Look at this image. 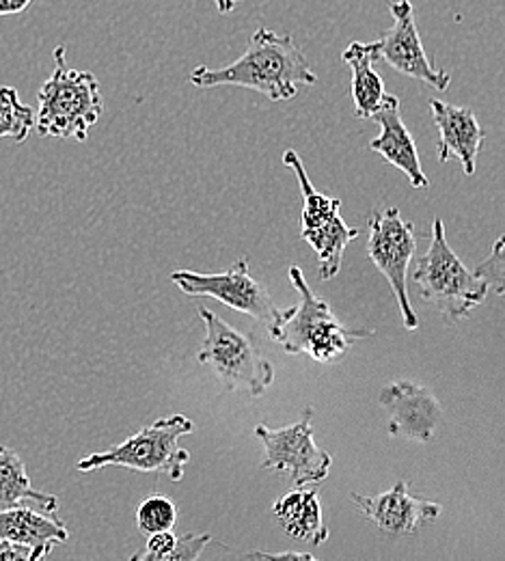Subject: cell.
I'll use <instances>...</instances> for the list:
<instances>
[{"label": "cell", "instance_id": "1", "mask_svg": "<svg viewBox=\"0 0 505 561\" xmlns=\"http://www.w3.org/2000/svg\"><path fill=\"white\" fill-rule=\"evenodd\" d=\"M188 82L199 89L242 87L266 95L271 102H288L300 87L315 84L318 73L291 35L257 28L240 59L218 70L199 66L191 71Z\"/></svg>", "mask_w": 505, "mask_h": 561}, {"label": "cell", "instance_id": "2", "mask_svg": "<svg viewBox=\"0 0 505 561\" xmlns=\"http://www.w3.org/2000/svg\"><path fill=\"white\" fill-rule=\"evenodd\" d=\"M37 104L35 130L46 139L84 142L104 113L97 78L91 71L68 68L64 46L55 50V71L39 89Z\"/></svg>", "mask_w": 505, "mask_h": 561}, {"label": "cell", "instance_id": "3", "mask_svg": "<svg viewBox=\"0 0 505 561\" xmlns=\"http://www.w3.org/2000/svg\"><path fill=\"white\" fill-rule=\"evenodd\" d=\"M193 430L195 423L186 415H171L153 421L124 443L82 458L76 469L89 473L106 467H119L141 473H162L173 482H180L191 460V454L180 445V438Z\"/></svg>", "mask_w": 505, "mask_h": 561}, {"label": "cell", "instance_id": "4", "mask_svg": "<svg viewBox=\"0 0 505 561\" xmlns=\"http://www.w3.org/2000/svg\"><path fill=\"white\" fill-rule=\"evenodd\" d=\"M289 280L300 294V305L275 340L288 354H307L318 363H331L374 335V331L342 324L333 309L311 291L298 266L289 268Z\"/></svg>", "mask_w": 505, "mask_h": 561}, {"label": "cell", "instance_id": "5", "mask_svg": "<svg viewBox=\"0 0 505 561\" xmlns=\"http://www.w3.org/2000/svg\"><path fill=\"white\" fill-rule=\"evenodd\" d=\"M413 280L422 289V296L449 320L471 316L489 294V285L471 273L449 249L440 218L433 222L431 247L417 260Z\"/></svg>", "mask_w": 505, "mask_h": 561}, {"label": "cell", "instance_id": "6", "mask_svg": "<svg viewBox=\"0 0 505 561\" xmlns=\"http://www.w3.org/2000/svg\"><path fill=\"white\" fill-rule=\"evenodd\" d=\"M171 280L188 296H208L222 305L251 316L257 320L273 340L279 337L284 324L288 322L296 307L282 309L271 291L251 277L249 260L240 257L231 268L217 275H204L193 271H177Z\"/></svg>", "mask_w": 505, "mask_h": 561}, {"label": "cell", "instance_id": "7", "mask_svg": "<svg viewBox=\"0 0 505 561\" xmlns=\"http://www.w3.org/2000/svg\"><path fill=\"white\" fill-rule=\"evenodd\" d=\"M284 164L296 173L302 202H305L300 238L318 255L320 277L324 280L333 279L342 271L346 247L353 240H357L361 231L344 222V218L340 216V208H342L340 199L315 191V186L307 175L302 158L294 149H288L284 153Z\"/></svg>", "mask_w": 505, "mask_h": 561}, {"label": "cell", "instance_id": "8", "mask_svg": "<svg viewBox=\"0 0 505 561\" xmlns=\"http://www.w3.org/2000/svg\"><path fill=\"white\" fill-rule=\"evenodd\" d=\"M206 322V340L199 351V363L213 365L231 389H246L253 398L262 396L275 380L273 363L260 351L253 335L222 322L208 307H199Z\"/></svg>", "mask_w": 505, "mask_h": 561}, {"label": "cell", "instance_id": "9", "mask_svg": "<svg viewBox=\"0 0 505 561\" xmlns=\"http://www.w3.org/2000/svg\"><path fill=\"white\" fill-rule=\"evenodd\" d=\"M415 251H417L415 227L411 220L402 218L398 208H387V210L369 214L367 255L389 280L398 298V307H400L406 331H415L420 327V318L413 311V305L409 300V287H406V273Z\"/></svg>", "mask_w": 505, "mask_h": 561}, {"label": "cell", "instance_id": "10", "mask_svg": "<svg viewBox=\"0 0 505 561\" xmlns=\"http://www.w3.org/2000/svg\"><path fill=\"white\" fill-rule=\"evenodd\" d=\"M311 420L313 409H305L302 417L288 427H255V436L266 449V460L262 462V467L289 473L296 486L318 484L326 480L331 471V456L315 445Z\"/></svg>", "mask_w": 505, "mask_h": 561}, {"label": "cell", "instance_id": "11", "mask_svg": "<svg viewBox=\"0 0 505 561\" xmlns=\"http://www.w3.org/2000/svg\"><path fill=\"white\" fill-rule=\"evenodd\" d=\"M389 11L393 15V26L376 39L380 61H387L393 70L411 76L436 91H447L451 84V73L438 70L428 59L417 31L413 2L395 0L389 4Z\"/></svg>", "mask_w": 505, "mask_h": 561}, {"label": "cell", "instance_id": "12", "mask_svg": "<svg viewBox=\"0 0 505 561\" xmlns=\"http://www.w3.org/2000/svg\"><path fill=\"white\" fill-rule=\"evenodd\" d=\"M351 499L369 523L391 536H411L436 523L443 512L436 501L415 496L406 482H395L391 491L376 496L351 492Z\"/></svg>", "mask_w": 505, "mask_h": 561}, {"label": "cell", "instance_id": "13", "mask_svg": "<svg viewBox=\"0 0 505 561\" xmlns=\"http://www.w3.org/2000/svg\"><path fill=\"white\" fill-rule=\"evenodd\" d=\"M380 407L389 413V434L411 440H433L436 425L443 415L440 402L426 387L398 380L380 391Z\"/></svg>", "mask_w": 505, "mask_h": 561}, {"label": "cell", "instance_id": "14", "mask_svg": "<svg viewBox=\"0 0 505 561\" xmlns=\"http://www.w3.org/2000/svg\"><path fill=\"white\" fill-rule=\"evenodd\" d=\"M371 122L380 126V135L369 140V149L380 153L387 162H391L395 169H400L413 188L426 191L431 188V180L426 178L420 160V151L411 130L402 122V106L400 100L391 93H387L380 102V108L374 113Z\"/></svg>", "mask_w": 505, "mask_h": 561}, {"label": "cell", "instance_id": "15", "mask_svg": "<svg viewBox=\"0 0 505 561\" xmlns=\"http://www.w3.org/2000/svg\"><path fill=\"white\" fill-rule=\"evenodd\" d=\"M428 104L438 130V160L447 162L458 158L464 175H473L480 149L486 139V130L480 126L475 113L440 100H431Z\"/></svg>", "mask_w": 505, "mask_h": 561}, {"label": "cell", "instance_id": "16", "mask_svg": "<svg viewBox=\"0 0 505 561\" xmlns=\"http://www.w3.org/2000/svg\"><path fill=\"white\" fill-rule=\"evenodd\" d=\"M70 540V529L53 514L26 505L0 510V542L24 545L33 549H55Z\"/></svg>", "mask_w": 505, "mask_h": 561}, {"label": "cell", "instance_id": "17", "mask_svg": "<svg viewBox=\"0 0 505 561\" xmlns=\"http://www.w3.org/2000/svg\"><path fill=\"white\" fill-rule=\"evenodd\" d=\"M275 518L291 540H300L307 545H322L329 538V529L322 518L318 489L298 486L296 491L277 499Z\"/></svg>", "mask_w": 505, "mask_h": 561}, {"label": "cell", "instance_id": "18", "mask_svg": "<svg viewBox=\"0 0 505 561\" xmlns=\"http://www.w3.org/2000/svg\"><path fill=\"white\" fill-rule=\"evenodd\" d=\"M344 64L351 68L353 73V102H355V113L359 119H371L374 113L380 108L382 98L387 95L385 82L374 70L376 64L380 61V53L376 42H353L344 55Z\"/></svg>", "mask_w": 505, "mask_h": 561}, {"label": "cell", "instance_id": "19", "mask_svg": "<svg viewBox=\"0 0 505 561\" xmlns=\"http://www.w3.org/2000/svg\"><path fill=\"white\" fill-rule=\"evenodd\" d=\"M24 501H35L48 514H55L59 507L55 494L33 489L24 460L13 449L0 445V510L22 505Z\"/></svg>", "mask_w": 505, "mask_h": 561}, {"label": "cell", "instance_id": "20", "mask_svg": "<svg viewBox=\"0 0 505 561\" xmlns=\"http://www.w3.org/2000/svg\"><path fill=\"white\" fill-rule=\"evenodd\" d=\"M35 128V113L20 100L15 87H0V140L24 142Z\"/></svg>", "mask_w": 505, "mask_h": 561}, {"label": "cell", "instance_id": "21", "mask_svg": "<svg viewBox=\"0 0 505 561\" xmlns=\"http://www.w3.org/2000/svg\"><path fill=\"white\" fill-rule=\"evenodd\" d=\"M177 523V507L164 494H151L137 507V527L145 536L173 531Z\"/></svg>", "mask_w": 505, "mask_h": 561}, {"label": "cell", "instance_id": "22", "mask_svg": "<svg viewBox=\"0 0 505 561\" xmlns=\"http://www.w3.org/2000/svg\"><path fill=\"white\" fill-rule=\"evenodd\" d=\"M213 542L210 534H184L177 536V545L171 551L156 553V551H139L130 561H199L204 549Z\"/></svg>", "mask_w": 505, "mask_h": 561}, {"label": "cell", "instance_id": "23", "mask_svg": "<svg viewBox=\"0 0 505 561\" xmlns=\"http://www.w3.org/2000/svg\"><path fill=\"white\" fill-rule=\"evenodd\" d=\"M475 275L489 285V289L505 298V236L497 238L491 255L475 268Z\"/></svg>", "mask_w": 505, "mask_h": 561}, {"label": "cell", "instance_id": "24", "mask_svg": "<svg viewBox=\"0 0 505 561\" xmlns=\"http://www.w3.org/2000/svg\"><path fill=\"white\" fill-rule=\"evenodd\" d=\"M50 549H33L13 542H0V561H44Z\"/></svg>", "mask_w": 505, "mask_h": 561}, {"label": "cell", "instance_id": "25", "mask_svg": "<svg viewBox=\"0 0 505 561\" xmlns=\"http://www.w3.org/2000/svg\"><path fill=\"white\" fill-rule=\"evenodd\" d=\"M246 560L253 561H320L318 558H313V556H309V553H294V551H288V553H264V551H253V553H249L246 556Z\"/></svg>", "mask_w": 505, "mask_h": 561}, {"label": "cell", "instance_id": "26", "mask_svg": "<svg viewBox=\"0 0 505 561\" xmlns=\"http://www.w3.org/2000/svg\"><path fill=\"white\" fill-rule=\"evenodd\" d=\"M33 0H0V18L22 13Z\"/></svg>", "mask_w": 505, "mask_h": 561}, {"label": "cell", "instance_id": "27", "mask_svg": "<svg viewBox=\"0 0 505 561\" xmlns=\"http://www.w3.org/2000/svg\"><path fill=\"white\" fill-rule=\"evenodd\" d=\"M238 2H244V0H215V4H217V9L220 13H231Z\"/></svg>", "mask_w": 505, "mask_h": 561}]
</instances>
